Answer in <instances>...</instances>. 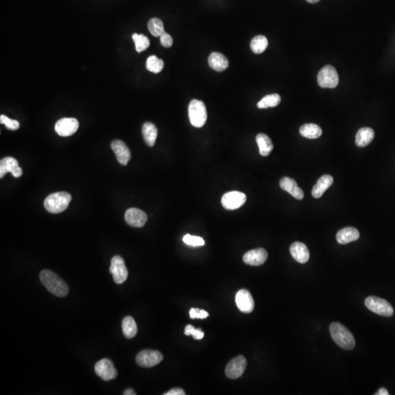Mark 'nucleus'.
Masks as SVG:
<instances>
[{
    "instance_id": "1",
    "label": "nucleus",
    "mask_w": 395,
    "mask_h": 395,
    "mask_svg": "<svg viewBox=\"0 0 395 395\" xmlns=\"http://www.w3.org/2000/svg\"><path fill=\"white\" fill-rule=\"evenodd\" d=\"M40 281L45 289L58 297H64L69 292L68 286L62 278L54 272L44 270L40 273Z\"/></svg>"
},
{
    "instance_id": "2",
    "label": "nucleus",
    "mask_w": 395,
    "mask_h": 395,
    "mask_svg": "<svg viewBox=\"0 0 395 395\" xmlns=\"http://www.w3.org/2000/svg\"><path fill=\"white\" fill-rule=\"evenodd\" d=\"M330 335L335 343L345 350L350 351L355 347L354 337L343 324L334 322L330 327Z\"/></svg>"
},
{
    "instance_id": "3",
    "label": "nucleus",
    "mask_w": 395,
    "mask_h": 395,
    "mask_svg": "<svg viewBox=\"0 0 395 395\" xmlns=\"http://www.w3.org/2000/svg\"><path fill=\"white\" fill-rule=\"evenodd\" d=\"M70 194L66 192H57L49 195L44 201V207L51 214H59L68 207L71 201Z\"/></svg>"
},
{
    "instance_id": "4",
    "label": "nucleus",
    "mask_w": 395,
    "mask_h": 395,
    "mask_svg": "<svg viewBox=\"0 0 395 395\" xmlns=\"http://www.w3.org/2000/svg\"><path fill=\"white\" fill-rule=\"evenodd\" d=\"M188 116L190 123L195 127H202L207 119V107L204 102L198 100L190 101L188 106Z\"/></svg>"
},
{
    "instance_id": "5",
    "label": "nucleus",
    "mask_w": 395,
    "mask_h": 395,
    "mask_svg": "<svg viewBox=\"0 0 395 395\" xmlns=\"http://www.w3.org/2000/svg\"><path fill=\"white\" fill-rule=\"evenodd\" d=\"M365 306L368 310L379 316L391 317L394 314V309L390 302L377 297H369L365 300Z\"/></svg>"
},
{
    "instance_id": "6",
    "label": "nucleus",
    "mask_w": 395,
    "mask_h": 395,
    "mask_svg": "<svg viewBox=\"0 0 395 395\" xmlns=\"http://www.w3.org/2000/svg\"><path fill=\"white\" fill-rule=\"evenodd\" d=\"M317 81L322 88L334 89L339 83V75L333 66L326 65L318 74Z\"/></svg>"
},
{
    "instance_id": "7",
    "label": "nucleus",
    "mask_w": 395,
    "mask_h": 395,
    "mask_svg": "<svg viewBox=\"0 0 395 395\" xmlns=\"http://www.w3.org/2000/svg\"><path fill=\"white\" fill-rule=\"evenodd\" d=\"M110 272L112 274L113 279L116 284H122L128 276L125 261L121 256H116L111 261Z\"/></svg>"
},
{
    "instance_id": "8",
    "label": "nucleus",
    "mask_w": 395,
    "mask_h": 395,
    "mask_svg": "<svg viewBox=\"0 0 395 395\" xmlns=\"http://www.w3.org/2000/svg\"><path fill=\"white\" fill-rule=\"evenodd\" d=\"M163 360L160 352L153 350H144L136 356V363L141 368H152L161 363Z\"/></svg>"
},
{
    "instance_id": "9",
    "label": "nucleus",
    "mask_w": 395,
    "mask_h": 395,
    "mask_svg": "<svg viewBox=\"0 0 395 395\" xmlns=\"http://www.w3.org/2000/svg\"><path fill=\"white\" fill-rule=\"evenodd\" d=\"M247 201L245 193L239 191H231L223 195L221 204L225 209L228 210H234L240 208Z\"/></svg>"
},
{
    "instance_id": "10",
    "label": "nucleus",
    "mask_w": 395,
    "mask_h": 395,
    "mask_svg": "<svg viewBox=\"0 0 395 395\" xmlns=\"http://www.w3.org/2000/svg\"><path fill=\"white\" fill-rule=\"evenodd\" d=\"M94 371L97 376L105 382L113 380L117 376V371L115 369L112 362L106 358L103 359L96 363Z\"/></svg>"
},
{
    "instance_id": "11",
    "label": "nucleus",
    "mask_w": 395,
    "mask_h": 395,
    "mask_svg": "<svg viewBox=\"0 0 395 395\" xmlns=\"http://www.w3.org/2000/svg\"><path fill=\"white\" fill-rule=\"evenodd\" d=\"M247 367V360L243 356H238L229 362L226 368V376L230 379H237L242 376Z\"/></svg>"
},
{
    "instance_id": "12",
    "label": "nucleus",
    "mask_w": 395,
    "mask_h": 395,
    "mask_svg": "<svg viewBox=\"0 0 395 395\" xmlns=\"http://www.w3.org/2000/svg\"><path fill=\"white\" fill-rule=\"evenodd\" d=\"M79 127L78 120L75 118H62L55 125V131L62 137L73 135Z\"/></svg>"
},
{
    "instance_id": "13",
    "label": "nucleus",
    "mask_w": 395,
    "mask_h": 395,
    "mask_svg": "<svg viewBox=\"0 0 395 395\" xmlns=\"http://www.w3.org/2000/svg\"><path fill=\"white\" fill-rule=\"evenodd\" d=\"M125 220L126 223L132 227L141 228L147 221V215L141 209L130 208L126 211Z\"/></svg>"
},
{
    "instance_id": "14",
    "label": "nucleus",
    "mask_w": 395,
    "mask_h": 395,
    "mask_svg": "<svg viewBox=\"0 0 395 395\" xmlns=\"http://www.w3.org/2000/svg\"><path fill=\"white\" fill-rule=\"evenodd\" d=\"M236 303L239 311L244 313H250L254 310L255 303L250 291L241 289L236 295Z\"/></svg>"
},
{
    "instance_id": "15",
    "label": "nucleus",
    "mask_w": 395,
    "mask_h": 395,
    "mask_svg": "<svg viewBox=\"0 0 395 395\" xmlns=\"http://www.w3.org/2000/svg\"><path fill=\"white\" fill-rule=\"evenodd\" d=\"M10 172L14 177L18 178L22 175V169L18 166V161L13 157H6L0 161V178H3L7 173Z\"/></svg>"
},
{
    "instance_id": "16",
    "label": "nucleus",
    "mask_w": 395,
    "mask_h": 395,
    "mask_svg": "<svg viewBox=\"0 0 395 395\" xmlns=\"http://www.w3.org/2000/svg\"><path fill=\"white\" fill-rule=\"evenodd\" d=\"M268 259V253L264 248L250 250L243 256V261L250 266H261Z\"/></svg>"
},
{
    "instance_id": "17",
    "label": "nucleus",
    "mask_w": 395,
    "mask_h": 395,
    "mask_svg": "<svg viewBox=\"0 0 395 395\" xmlns=\"http://www.w3.org/2000/svg\"><path fill=\"white\" fill-rule=\"evenodd\" d=\"M111 146L118 162L122 166H127L131 158V154L127 146L120 140H115L111 143Z\"/></svg>"
},
{
    "instance_id": "18",
    "label": "nucleus",
    "mask_w": 395,
    "mask_h": 395,
    "mask_svg": "<svg viewBox=\"0 0 395 395\" xmlns=\"http://www.w3.org/2000/svg\"><path fill=\"white\" fill-rule=\"evenodd\" d=\"M290 253L292 257L300 264H305L310 259V252L308 247L302 242L293 243L290 247Z\"/></svg>"
},
{
    "instance_id": "19",
    "label": "nucleus",
    "mask_w": 395,
    "mask_h": 395,
    "mask_svg": "<svg viewBox=\"0 0 395 395\" xmlns=\"http://www.w3.org/2000/svg\"><path fill=\"white\" fill-rule=\"evenodd\" d=\"M280 186L285 191L288 192L296 199L302 200L304 198V192L298 187L294 179L289 177L282 178L280 181Z\"/></svg>"
},
{
    "instance_id": "20",
    "label": "nucleus",
    "mask_w": 395,
    "mask_h": 395,
    "mask_svg": "<svg viewBox=\"0 0 395 395\" xmlns=\"http://www.w3.org/2000/svg\"><path fill=\"white\" fill-rule=\"evenodd\" d=\"M208 62L211 68L217 72H223L228 68L229 62L227 58L218 52H213L209 56Z\"/></svg>"
},
{
    "instance_id": "21",
    "label": "nucleus",
    "mask_w": 395,
    "mask_h": 395,
    "mask_svg": "<svg viewBox=\"0 0 395 395\" xmlns=\"http://www.w3.org/2000/svg\"><path fill=\"white\" fill-rule=\"evenodd\" d=\"M334 182L333 177L330 175L322 176L318 180L317 183L314 185L312 190V196L313 198H319L322 197L324 193H325L327 189L332 186Z\"/></svg>"
},
{
    "instance_id": "22",
    "label": "nucleus",
    "mask_w": 395,
    "mask_h": 395,
    "mask_svg": "<svg viewBox=\"0 0 395 395\" xmlns=\"http://www.w3.org/2000/svg\"><path fill=\"white\" fill-rule=\"evenodd\" d=\"M336 238L338 243L346 245L360 238V232L355 228H345L338 231Z\"/></svg>"
},
{
    "instance_id": "23",
    "label": "nucleus",
    "mask_w": 395,
    "mask_h": 395,
    "mask_svg": "<svg viewBox=\"0 0 395 395\" xmlns=\"http://www.w3.org/2000/svg\"><path fill=\"white\" fill-rule=\"evenodd\" d=\"M374 130L371 127H363L359 130L356 135L355 142L359 147H365L369 145L374 139Z\"/></svg>"
},
{
    "instance_id": "24",
    "label": "nucleus",
    "mask_w": 395,
    "mask_h": 395,
    "mask_svg": "<svg viewBox=\"0 0 395 395\" xmlns=\"http://www.w3.org/2000/svg\"><path fill=\"white\" fill-rule=\"evenodd\" d=\"M142 135L147 146L152 147L155 145L157 137L156 126L150 122H145L142 126Z\"/></svg>"
},
{
    "instance_id": "25",
    "label": "nucleus",
    "mask_w": 395,
    "mask_h": 395,
    "mask_svg": "<svg viewBox=\"0 0 395 395\" xmlns=\"http://www.w3.org/2000/svg\"><path fill=\"white\" fill-rule=\"evenodd\" d=\"M256 142L259 147V152L263 157L268 156L273 149L274 145L272 140L268 135L264 133H259L256 136Z\"/></svg>"
},
{
    "instance_id": "26",
    "label": "nucleus",
    "mask_w": 395,
    "mask_h": 395,
    "mask_svg": "<svg viewBox=\"0 0 395 395\" xmlns=\"http://www.w3.org/2000/svg\"><path fill=\"white\" fill-rule=\"evenodd\" d=\"M300 133L305 138L316 139L322 135V129L316 124H305L300 127Z\"/></svg>"
},
{
    "instance_id": "27",
    "label": "nucleus",
    "mask_w": 395,
    "mask_h": 395,
    "mask_svg": "<svg viewBox=\"0 0 395 395\" xmlns=\"http://www.w3.org/2000/svg\"><path fill=\"white\" fill-rule=\"evenodd\" d=\"M122 332L127 339L134 338L138 333V327L134 319L131 316H126L122 323Z\"/></svg>"
},
{
    "instance_id": "28",
    "label": "nucleus",
    "mask_w": 395,
    "mask_h": 395,
    "mask_svg": "<svg viewBox=\"0 0 395 395\" xmlns=\"http://www.w3.org/2000/svg\"><path fill=\"white\" fill-rule=\"evenodd\" d=\"M267 47H268V40L264 35L256 36L250 42L252 51L257 54L264 52Z\"/></svg>"
},
{
    "instance_id": "29",
    "label": "nucleus",
    "mask_w": 395,
    "mask_h": 395,
    "mask_svg": "<svg viewBox=\"0 0 395 395\" xmlns=\"http://www.w3.org/2000/svg\"><path fill=\"white\" fill-rule=\"evenodd\" d=\"M281 101V96L278 94H268L257 103V107L262 108H272L280 104Z\"/></svg>"
},
{
    "instance_id": "30",
    "label": "nucleus",
    "mask_w": 395,
    "mask_h": 395,
    "mask_svg": "<svg viewBox=\"0 0 395 395\" xmlns=\"http://www.w3.org/2000/svg\"><path fill=\"white\" fill-rule=\"evenodd\" d=\"M146 67L149 71L154 73H159L163 70L164 62L162 59L157 58L155 55H152L148 57Z\"/></svg>"
},
{
    "instance_id": "31",
    "label": "nucleus",
    "mask_w": 395,
    "mask_h": 395,
    "mask_svg": "<svg viewBox=\"0 0 395 395\" xmlns=\"http://www.w3.org/2000/svg\"><path fill=\"white\" fill-rule=\"evenodd\" d=\"M133 41L135 42V50L137 52L141 53L145 51L149 48L150 45V41L146 36L143 34H134L132 35Z\"/></svg>"
},
{
    "instance_id": "32",
    "label": "nucleus",
    "mask_w": 395,
    "mask_h": 395,
    "mask_svg": "<svg viewBox=\"0 0 395 395\" xmlns=\"http://www.w3.org/2000/svg\"><path fill=\"white\" fill-rule=\"evenodd\" d=\"M148 29L154 37H160L165 32L163 21L157 18H153L148 22Z\"/></svg>"
},
{
    "instance_id": "33",
    "label": "nucleus",
    "mask_w": 395,
    "mask_h": 395,
    "mask_svg": "<svg viewBox=\"0 0 395 395\" xmlns=\"http://www.w3.org/2000/svg\"><path fill=\"white\" fill-rule=\"evenodd\" d=\"M183 242L186 245L193 247L204 246V244H205L204 239L201 238V237L192 236L190 234H186L183 237Z\"/></svg>"
},
{
    "instance_id": "34",
    "label": "nucleus",
    "mask_w": 395,
    "mask_h": 395,
    "mask_svg": "<svg viewBox=\"0 0 395 395\" xmlns=\"http://www.w3.org/2000/svg\"><path fill=\"white\" fill-rule=\"evenodd\" d=\"M0 122H1V124H4L5 127L10 130H18L20 127V124L18 121L11 119L6 116L5 115H1L0 116Z\"/></svg>"
},
{
    "instance_id": "35",
    "label": "nucleus",
    "mask_w": 395,
    "mask_h": 395,
    "mask_svg": "<svg viewBox=\"0 0 395 395\" xmlns=\"http://www.w3.org/2000/svg\"><path fill=\"white\" fill-rule=\"evenodd\" d=\"M185 334L187 335H193L194 339L201 340L204 337V332L201 331V329L196 330L193 326L187 325L185 327Z\"/></svg>"
},
{
    "instance_id": "36",
    "label": "nucleus",
    "mask_w": 395,
    "mask_h": 395,
    "mask_svg": "<svg viewBox=\"0 0 395 395\" xmlns=\"http://www.w3.org/2000/svg\"><path fill=\"white\" fill-rule=\"evenodd\" d=\"M190 316L191 319H207L209 316V313L204 310L195 309L191 308L190 311Z\"/></svg>"
},
{
    "instance_id": "37",
    "label": "nucleus",
    "mask_w": 395,
    "mask_h": 395,
    "mask_svg": "<svg viewBox=\"0 0 395 395\" xmlns=\"http://www.w3.org/2000/svg\"><path fill=\"white\" fill-rule=\"evenodd\" d=\"M160 43L165 48H170L173 45V38L169 34L165 31L160 37Z\"/></svg>"
},
{
    "instance_id": "38",
    "label": "nucleus",
    "mask_w": 395,
    "mask_h": 395,
    "mask_svg": "<svg viewBox=\"0 0 395 395\" xmlns=\"http://www.w3.org/2000/svg\"><path fill=\"white\" fill-rule=\"evenodd\" d=\"M164 395H185V393L182 389L175 388L170 390L168 393L163 394Z\"/></svg>"
},
{
    "instance_id": "39",
    "label": "nucleus",
    "mask_w": 395,
    "mask_h": 395,
    "mask_svg": "<svg viewBox=\"0 0 395 395\" xmlns=\"http://www.w3.org/2000/svg\"><path fill=\"white\" fill-rule=\"evenodd\" d=\"M376 395H389L388 391L385 388H381L377 393L375 394Z\"/></svg>"
},
{
    "instance_id": "40",
    "label": "nucleus",
    "mask_w": 395,
    "mask_h": 395,
    "mask_svg": "<svg viewBox=\"0 0 395 395\" xmlns=\"http://www.w3.org/2000/svg\"><path fill=\"white\" fill-rule=\"evenodd\" d=\"M136 393H135L134 390L133 389H127L124 393V395H135Z\"/></svg>"
},
{
    "instance_id": "41",
    "label": "nucleus",
    "mask_w": 395,
    "mask_h": 395,
    "mask_svg": "<svg viewBox=\"0 0 395 395\" xmlns=\"http://www.w3.org/2000/svg\"><path fill=\"white\" fill-rule=\"evenodd\" d=\"M321 0H307V1H308V2L311 3V4H316V3H318Z\"/></svg>"
}]
</instances>
